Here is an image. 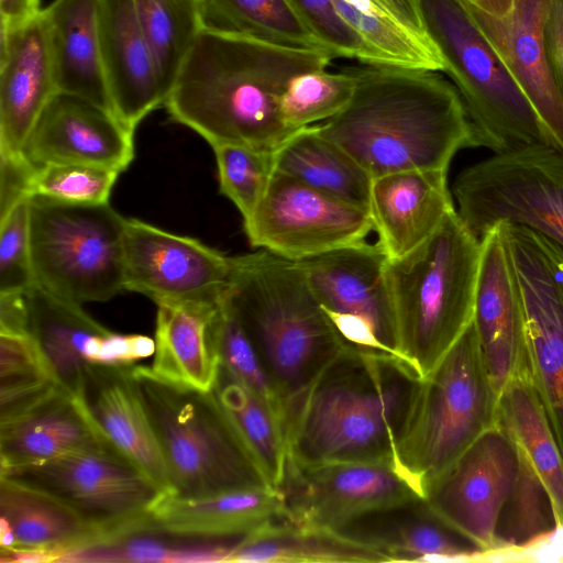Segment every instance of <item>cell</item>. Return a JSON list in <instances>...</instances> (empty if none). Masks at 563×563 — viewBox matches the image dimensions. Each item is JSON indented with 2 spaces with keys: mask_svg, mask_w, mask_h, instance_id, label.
Listing matches in <instances>:
<instances>
[{
  "mask_svg": "<svg viewBox=\"0 0 563 563\" xmlns=\"http://www.w3.org/2000/svg\"><path fill=\"white\" fill-rule=\"evenodd\" d=\"M334 58L327 48L202 29L164 107L211 147L239 144L274 153L295 132L282 121L279 95L294 76L328 68Z\"/></svg>",
  "mask_w": 563,
  "mask_h": 563,
  "instance_id": "6da1fadb",
  "label": "cell"
},
{
  "mask_svg": "<svg viewBox=\"0 0 563 563\" xmlns=\"http://www.w3.org/2000/svg\"><path fill=\"white\" fill-rule=\"evenodd\" d=\"M352 73L351 100L317 125L373 179L411 169L448 170L459 151L479 147L457 88L438 71L364 65Z\"/></svg>",
  "mask_w": 563,
  "mask_h": 563,
  "instance_id": "7a4b0ae2",
  "label": "cell"
},
{
  "mask_svg": "<svg viewBox=\"0 0 563 563\" xmlns=\"http://www.w3.org/2000/svg\"><path fill=\"white\" fill-rule=\"evenodd\" d=\"M420 379L395 355L346 344L310 386L289 421L288 456L306 465L394 464Z\"/></svg>",
  "mask_w": 563,
  "mask_h": 563,
  "instance_id": "3957f363",
  "label": "cell"
},
{
  "mask_svg": "<svg viewBox=\"0 0 563 563\" xmlns=\"http://www.w3.org/2000/svg\"><path fill=\"white\" fill-rule=\"evenodd\" d=\"M223 299L279 393L286 432L310 386L347 344L310 289L297 262L266 250L231 257Z\"/></svg>",
  "mask_w": 563,
  "mask_h": 563,
  "instance_id": "277c9868",
  "label": "cell"
},
{
  "mask_svg": "<svg viewBox=\"0 0 563 563\" xmlns=\"http://www.w3.org/2000/svg\"><path fill=\"white\" fill-rule=\"evenodd\" d=\"M481 253L454 209L419 246L386 262L396 352L421 378L473 322Z\"/></svg>",
  "mask_w": 563,
  "mask_h": 563,
  "instance_id": "5b68a950",
  "label": "cell"
},
{
  "mask_svg": "<svg viewBox=\"0 0 563 563\" xmlns=\"http://www.w3.org/2000/svg\"><path fill=\"white\" fill-rule=\"evenodd\" d=\"M499 398L472 322L420 379L396 443L394 464L421 497L481 435L498 424Z\"/></svg>",
  "mask_w": 563,
  "mask_h": 563,
  "instance_id": "8992f818",
  "label": "cell"
},
{
  "mask_svg": "<svg viewBox=\"0 0 563 563\" xmlns=\"http://www.w3.org/2000/svg\"><path fill=\"white\" fill-rule=\"evenodd\" d=\"M134 373L164 456L170 493L192 497L273 488L213 390L167 383L136 363Z\"/></svg>",
  "mask_w": 563,
  "mask_h": 563,
  "instance_id": "52a82bcc",
  "label": "cell"
},
{
  "mask_svg": "<svg viewBox=\"0 0 563 563\" xmlns=\"http://www.w3.org/2000/svg\"><path fill=\"white\" fill-rule=\"evenodd\" d=\"M438 48L475 129L494 154L545 144L555 147L534 108L461 0H420ZM556 148V147H555Z\"/></svg>",
  "mask_w": 563,
  "mask_h": 563,
  "instance_id": "ba28073f",
  "label": "cell"
},
{
  "mask_svg": "<svg viewBox=\"0 0 563 563\" xmlns=\"http://www.w3.org/2000/svg\"><path fill=\"white\" fill-rule=\"evenodd\" d=\"M126 218L109 202L30 198L31 254L36 284L67 300L103 302L125 291Z\"/></svg>",
  "mask_w": 563,
  "mask_h": 563,
  "instance_id": "9c48e42d",
  "label": "cell"
},
{
  "mask_svg": "<svg viewBox=\"0 0 563 563\" xmlns=\"http://www.w3.org/2000/svg\"><path fill=\"white\" fill-rule=\"evenodd\" d=\"M457 213L481 236L499 222L530 228L563 249V152L538 144L494 154L453 184Z\"/></svg>",
  "mask_w": 563,
  "mask_h": 563,
  "instance_id": "30bf717a",
  "label": "cell"
},
{
  "mask_svg": "<svg viewBox=\"0 0 563 563\" xmlns=\"http://www.w3.org/2000/svg\"><path fill=\"white\" fill-rule=\"evenodd\" d=\"M499 224L522 299L526 372L563 454V249L530 228Z\"/></svg>",
  "mask_w": 563,
  "mask_h": 563,
  "instance_id": "8fae6325",
  "label": "cell"
},
{
  "mask_svg": "<svg viewBox=\"0 0 563 563\" xmlns=\"http://www.w3.org/2000/svg\"><path fill=\"white\" fill-rule=\"evenodd\" d=\"M0 475L34 485L64 501L95 531L91 540L144 518L166 493L107 444L1 471Z\"/></svg>",
  "mask_w": 563,
  "mask_h": 563,
  "instance_id": "7c38bea8",
  "label": "cell"
},
{
  "mask_svg": "<svg viewBox=\"0 0 563 563\" xmlns=\"http://www.w3.org/2000/svg\"><path fill=\"white\" fill-rule=\"evenodd\" d=\"M244 232L253 247L298 262L365 242L369 212L274 169Z\"/></svg>",
  "mask_w": 563,
  "mask_h": 563,
  "instance_id": "4fadbf2b",
  "label": "cell"
},
{
  "mask_svg": "<svg viewBox=\"0 0 563 563\" xmlns=\"http://www.w3.org/2000/svg\"><path fill=\"white\" fill-rule=\"evenodd\" d=\"M276 489L292 525L324 530H334L375 508L421 497L393 463L306 465L289 456Z\"/></svg>",
  "mask_w": 563,
  "mask_h": 563,
  "instance_id": "5bb4252c",
  "label": "cell"
},
{
  "mask_svg": "<svg viewBox=\"0 0 563 563\" xmlns=\"http://www.w3.org/2000/svg\"><path fill=\"white\" fill-rule=\"evenodd\" d=\"M231 257L199 240L126 218L125 291L162 301L218 302L229 283Z\"/></svg>",
  "mask_w": 563,
  "mask_h": 563,
  "instance_id": "9a60e30c",
  "label": "cell"
},
{
  "mask_svg": "<svg viewBox=\"0 0 563 563\" xmlns=\"http://www.w3.org/2000/svg\"><path fill=\"white\" fill-rule=\"evenodd\" d=\"M519 452L499 426L481 435L431 486L426 500L452 528L478 547L495 550L497 518L519 471Z\"/></svg>",
  "mask_w": 563,
  "mask_h": 563,
  "instance_id": "2e32d148",
  "label": "cell"
},
{
  "mask_svg": "<svg viewBox=\"0 0 563 563\" xmlns=\"http://www.w3.org/2000/svg\"><path fill=\"white\" fill-rule=\"evenodd\" d=\"M26 331L57 379L74 393L89 364L126 365L154 354V339L122 334L103 327L80 303L58 297L37 284L24 291Z\"/></svg>",
  "mask_w": 563,
  "mask_h": 563,
  "instance_id": "e0dca14e",
  "label": "cell"
},
{
  "mask_svg": "<svg viewBox=\"0 0 563 563\" xmlns=\"http://www.w3.org/2000/svg\"><path fill=\"white\" fill-rule=\"evenodd\" d=\"M563 152V98L552 76L544 29L552 0H461Z\"/></svg>",
  "mask_w": 563,
  "mask_h": 563,
  "instance_id": "ac0fdd59",
  "label": "cell"
},
{
  "mask_svg": "<svg viewBox=\"0 0 563 563\" xmlns=\"http://www.w3.org/2000/svg\"><path fill=\"white\" fill-rule=\"evenodd\" d=\"M134 153V131L113 112L63 92L47 102L22 148L35 168L80 164L119 173L129 167Z\"/></svg>",
  "mask_w": 563,
  "mask_h": 563,
  "instance_id": "d6986e66",
  "label": "cell"
},
{
  "mask_svg": "<svg viewBox=\"0 0 563 563\" xmlns=\"http://www.w3.org/2000/svg\"><path fill=\"white\" fill-rule=\"evenodd\" d=\"M134 364L87 365L74 395L100 439L170 493L164 456Z\"/></svg>",
  "mask_w": 563,
  "mask_h": 563,
  "instance_id": "ffe728a7",
  "label": "cell"
},
{
  "mask_svg": "<svg viewBox=\"0 0 563 563\" xmlns=\"http://www.w3.org/2000/svg\"><path fill=\"white\" fill-rule=\"evenodd\" d=\"M473 323L489 377L501 393L526 372V329L520 288L500 224L481 236Z\"/></svg>",
  "mask_w": 563,
  "mask_h": 563,
  "instance_id": "44dd1931",
  "label": "cell"
},
{
  "mask_svg": "<svg viewBox=\"0 0 563 563\" xmlns=\"http://www.w3.org/2000/svg\"><path fill=\"white\" fill-rule=\"evenodd\" d=\"M387 260L378 243L365 241L297 263L323 309L363 319L386 350L399 357L385 277Z\"/></svg>",
  "mask_w": 563,
  "mask_h": 563,
  "instance_id": "7402d4cb",
  "label": "cell"
},
{
  "mask_svg": "<svg viewBox=\"0 0 563 563\" xmlns=\"http://www.w3.org/2000/svg\"><path fill=\"white\" fill-rule=\"evenodd\" d=\"M42 12L13 27L0 26V153L22 154L47 102L57 93Z\"/></svg>",
  "mask_w": 563,
  "mask_h": 563,
  "instance_id": "603a6c76",
  "label": "cell"
},
{
  "mask_svg": "<svg viewBox=\"0 0 563 563\" xmlns=\"http://www.w3.org/2000/svg\"><path fill=\"white\" fill-rule=\"evenodd\" d=\"M387 562L481 561L482 550L416 497L358 515L332 530Z\"/></svg>",
  "mask_w": 563,
  "mask_h": 563,
  "instance_id": "cb8c5ba5",
  "label": "cell"
},
{
  "mask_svg": "<svg viewBox=\"0 0 563 563\" xmlns=\"http://www.w3.org/2000/svg\"><path fill=\"white\" fill-rule=\"evenodd\" d=\"M103 75L115 117L129 129L165 104L158 71L134 0H99Z\"/></svg>",
  "mask_w": 563,
  "mask_h": 563,
  "instance_id": "d4e9b609",
  "label": "cell"
},
{
  "mask_svg": "<svg viewBox=\"0 0 563 563\" xmlns=\"http://www.w3.org/2000/svg\"><path fill=\"white\" fill-rule=\"evenodd\" d=\"M454 209L448 170H404L372 181L368 212L389 260L419 246Z\"/></svg>",
  "mask_w": 563,
  "mask_h": 563,
  "instance_id": "484cf974",
  "label": "cell"
},
{
  "mask_svg": "<svg viewBox=\"0 0 563 563\" xmlns=\"http://www.w3.org/2000/svg\"><path fill=\"white\" fill-rule=\"evenodd\" d=\"M275 488H241L185 497L164 493L150 508L146 526L196 538L246 536L284 516Z\"/></svg>",
  "mask_w": 563,
  "mask_h": 563,
  "instance_id": "4316f807",
  "label": "cell"
},
{
  "mask_svg": "<svg viewBox=\"0 0 563 563\" xmlns=\"http://www.w3.org/2000/svg\"><path fill=\"white\" fill-rule=\"evenodd\" d=\"M218 303L194 300L156 303L151 365L154 375L180 387L213 390L220 373L213 333Z\"/></svg>",
  "mask_w": 563,
  "mask_h": 563,
  "instance_id": "83f0119b",
  "label": "cell"
},
{
  "mask_svg": "<svg viewBox=\"0 0 563 563\" xmlns=\"http://www.w3.org/2000/svg\"><path fill=\"white\" fill-rule=\"evenodd\" d=\"M93 537L84 519L54 495L0 475V551L41 552L56 562Z\"/></svg>",
  "mask_w": 563,
  "mask_h": 563,
  "instance_id": "f1b7e54d",
  "label": "cell"
},
{
  "mask_svg": "<svg viewBox=\"0 0 563 563\" xmlns=\"http://www.w3.org/2000/svg\"><path fill=\"white\" fill-rule=\"evenodd\" d=\"M43 16L57 91L113 112L100 56L99 0H54Z\"/></svg>",
  "mask_w": 563,
  "mask_h": 563,
  "instance_id": "f546056e",
  "label": "cell"
},
{
  "mask_svg": "<svg viewBox=\"0 0 563 563\" xmlns=\"http://www.w3.org/2000/svg\"><path fill=\"white\" fill-rule=\"evenodd\" d=\"M106 444L68 388L0 423V472Z\"/></svg>",
  "mask_w": 563,
  "mask_h": 563,
  "instance_id": "4dcf8cb0",
  "label": "cell"
},
{
  "mask_svg": "<svg viewBox=\"0 0 563 563\" xmlns=\"http://www.w3.org/2000/svg\"><path fill=\"white\" fill-rule=\"evenodd\" d=\"M146 518L65 551L56 563L227 562L243 538H196L147 528Z\"/></svg>",
  "mask_w": 563,
  "mask_h": 563,
  "instance_id": "1f68e13d",
  "label": "cell"
},
{
  "mask_svg": "<svg viewBox=\"0 0 563 563\" xmlns=\"http://www.w3.org/2000/svg\"><path fill=\"white\" fill-rule=\"evenodd\" d=\"M274 169L368 211L373 178L317 124L296 130L273 153Z\"/></svg>",
  "mask_w": 563,
  "mask_h": 563,
  "instance_id": "d6a6232c",
  "label": "cell"
},
{
  "mask_svg": "<svg viewBox=\"0 0 563 563\" xmlns=\"http://www.w3.org/2000/svg\"><path fill=\"white\" fill-rule=\"evenodd\" d=\"M498 424L547 487L563 527V454L527 372L501 390Z\"/></svg>",
  "mask_w": 563,
  "mask_h": 563,
  "instance_id": "836d02e7",
  "label": "cell"
},
{
  "mask_svg": "<svg viewBox=\"0 0 563 563\" xmlns=\"http://www.w3.org/2000/svg\"><path fill=\"white\" fill-rule=\"evenodd\" d=\"M227 562H387L377 551L332 530L306 529L284 515L244 536Z\"/></svg>",
  "mask_w": 563,
  "mask_h": 563,
  "instance_id": "e575fe53",
  "label": "cell"
},
{
  "mask_svg": "<svg viewBox=\"0 0 563 563\" xmlns=\"http://www.w3.org/2000/svg\"><path fill=\"white\" fill-rule=\"evenodd\" d=\"M198 4L203 30L290 47L327 48L288 0H198Z\"/></svg>",
  "mask_w": 563,
  "mask_h": 563,
  "instance_id": "d590c367",
  "label": "cell"
},
{
  "mask_svg": "<svg viewBox=\"0 0 563 563\" xmlns=\"http://www.w3.org/2000/svg\"><path fill=\"white\" fill-rule=\"evenodd\" d=\"M213 393L240 440L276 489L288 456L283 423L260 397L221 368Z\"/></svg>",
  "mask_w": 563,
  "mask_h": 563,
  "instance_id": "8d00e7d4",
  "label": "cell"
},
{
  "mask_svg": "<svg viewBox=\"0 0 563 563\" xmlns=\"http://www.w3.org/2000/svg\"><path fill=\"white\" fill-rule=\"evenodd\" d=\"M333 3L342 20L384 65L444 70L433 42L407 29L378 0H333Z\"/></svg>",
  "mask_w": 563,
  "mask_h": 563,
  "instance_id": "74e56055",
  "label": "cell"
},
{
  "mask_svg": "<svg viewBox=\"0 0 563 563\" xmlns=\"http://www.w3.org/2000/svg\"><path fill=\"white\" fill-rule=\"evenodd\" d=\"M519 460L516 482L497 518L495 550L484 560L517 555L560 528L547 487L520 452Z\"/></svg>",
  "mask_w": 563,
  "mask_h": 563,
  "instance_id": "f35d334b",
  "label": "cell"
},
{
  "mask_svg": "<svg viewBox=\"0 0 563 563\" xmlns=\"http://www.w3.org/2000/svg\"><path fill=\"white\" fill-rule=\"evenodd\" d=\"M166 99L202 23L198 0H134Z\"/></svg>",
  "mask_w": 563,
  "mask_h": 563,
  "instance_id": "ab89813d",
  "label": "cell"
},
{
  "mask_svg": "<svg viewBox=\"0 0 563 563\" xmlns=\"http://www.w3.org/2000/svg\"><path fill=\"white\" fill-rule=\"evenodd\" d=\"M355 84L352 70L322 68L294 76L278 97L282 121L296 131L332 118L349 103Z\"/></svg>",
  "mask_w": 563,
  "mask_h": 563,
  "instance_id": "60d3db41",
  "label": "cell"
},
{
  "mask_svg": "<svg viewBox=\"0 0 563 563\" xmlns=\"http://www.w3.org/2000/svg\"><path fill=\"white\" fill-rule=\"evenodd\" d=\"M220 368L246 386L278 417L286 432V409L271 376L238 317L221 297L213 317Z\"/></svg>",
  "mask_w": 563,
  "mask_h": 563,
  "instance_id": "b9f144b4",
  "label": "cell"
},
{
  "mask_svg": "<svg viewBox=\"0 0 563 563\" xmlns=\"http://www.w3.org/2000/svg\"><path fill=\"white\" fill-rule=\"evenodd\" d=\"M220 192L240 211L251 217L263 198L274 173L273 153L239 144L212 146Z\"/></svg>",
  "mask_w": 563,
  "mask_h": 563,
  "instance_id": "7bdbcfd3",
  "label": "cell"
},
{
  "mask_svg": "<svg viewBox=\"0 0 563 563\" xmlns=\"http://www.w3.org/2000/svg\"><path fill=\"white\" fill-rule=\"evenodd\" d=\"M121 173L98 166L54 164L35 168L31 196L74 202L104 203Z\"/></svg>",
  "mask_w": 563,
  "mask_h": 563,
  "instance_id": "ee69618b",
  "label": "cell"
},
{
  "mask_svg": "<svg viewBox=\"0 0 563 563\" xmlns=\"http://www.w3.org/2000/svg\"><path fill=\"white\" fill-rule=\"evenodd\" d=\"M30 198L0 217V294L23 291L36 284L31 254Z\"/></svg>",
  "mask_w": 563,
  "mask_h": 563,
  "instance_id": "f6af8a7d",
  "label": "cell"
},
{
  "mask_svg": "<svg viewBox=\"0 0 563 563\" xmlns=\"http://www.w3.org/2000/svg\"><path fill=\"white\" fill-rule=\"evenodd\" d=\"M303 22L335 57L363 65H384L380 58L342 20L333 0H288Z\"/></svg>",
  "mask_w": 563,
  "mask_h": 563,
  "instance_id": "bcb514c9",
  "label": "cell"
},
{
  "mask_svg": "<svg viewBox=\"0 0 563 563\" xmlns=\"http://www.w3.org/2000/svg\"><path fill=\"white\" fill-rule=\"evenodd\" d=\"M49 380L58 379L31 335L0 333V391L23 389Z\"/></svg>",
  "mask_w": 563,
  "mask_h": 563,
  "instance_id": "7dc6e473",
  "label": "cell"
},
{
  "mask_svg": "<svg viewBox=\"0 0 563 563\" xmlns=\"http://www.w3.org/2000/svg\"><path fill=\"white\" fill-rule=\"evenodd\" d=\"M0 217L20 200L32 197L31 180L35 170L22 154L0 153Z\"/></svg>",
  "mask_w": 563,
  "mask_h": 563,
  "instance_id": "c3c4849f",
  "label": "cell"
},
{
  "mask_svg": "<svg viewBox=\"0 0 563 563\" xmlns=\"http://www.w3.org/2000/svg\"><path fill=\"white\" fill-rule=\"evenodd\" d=\"M544 37L550 69L563 98V0H552Z\"/></svg>",
  "mask_w": 563,
  "mask_h": 563,
  "instance_id": "681fc988",
  "label": "cell"
},
{
  "mask_svg": "<svg viewBox=\"0 0 563 563\" xmlns=\"http://www.w3.org/2000/svg\"><path fill=\"white\" fill-rule=\"evenodd\" d=\"M382 2L407 29L423 38L428 35L420 0H378Z\"/></svg>",
  "mask_w": 563,
  "mask_h": 563,
  "instance_id": "f907efd6",
  "label": "cell"
},
{
  "mask_svg": "<svg viewBox=\"0 0 563 563\" xmlns=\"http://www.w3.org/2000/svg\"><path fill=\"white\" fill-rule=\"evenodd\" d=\"M41 0H0L1 24L8 27L21 25L37 16Z\"/></svg>",
  "mask_w": 563,
  "mask_h": 563,
  "instance_id": "816d5d0a",
  "label": "cell"
}]
</instances>
